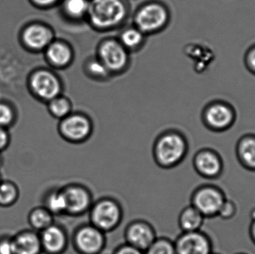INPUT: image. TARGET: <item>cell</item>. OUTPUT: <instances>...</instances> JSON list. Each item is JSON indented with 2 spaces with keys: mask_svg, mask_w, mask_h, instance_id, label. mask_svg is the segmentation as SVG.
Wrapping results in <instances>:
<instances>
[{
  "mask_svg": "<svg viewBox=\"0 0 255 254\" xmlns=\"http://www.w3.org/2000/svg\"><path fill=\"white\" fill-rule=\"evenodd\" d=\"M187 151V140L181 134L167 131L162 134L154 143L153 158L160 168L171 169L182 163Z\"/></svg>",
  "mask_w": 255,
  "mask_h": 254,
  "instance_id": "obj_1",
  "label": "cell"
},
{
  "mask_svg": "<svg viewBox=\"0 0 255 254\" xmlns=\"http://www.w3.org/2000/svg\"><path fill=\"white\" fill-rule=\"evenodd\" d=\"M127 16V7L121 0H93L87 15L91 26L99 31L118 28Z\"/></svg>",
  "mask_w": 255,
  "mask_h": 254,
  "instance_id": "obj_2",
  "label": "cell"
},
{
  "mask_svg": "<svg viewBox=\"0 0 255 254\" xmlns=\"http://www.w3.org/2000/svg\"><path fill=\"white\" fill-rule=\"evenodd\" d=\"M88 214L90 223L106 234L115 231L122 223L124 209L118 200L103 197L94 201Z\"/></svg>",
  "mask_w": 255,
  "mask_h": 254,
  "instance_id": "obj_3",
  "label": "cell"
},
{
  "mask_svg": "<svg viewBox=\"0 0 255 254\" xmlns=\"http://www.w3.org/2000/svg\"><path fill=\"white\" fill-rule=\"evenodd\" d=\"M226 194L215 185H202L196 188L191 195L190 204L204 217L214 218L226 199Z\"/></svg>",
  "mask_w": 255,
  "mask_h": 254,
  "instance_id": "obj_4",
  "label": "cell"
},
{
  "mask_svg": "<svg viewBox=\"0 0 255 254\" xmlns=\"http://www.w3.org/2000/svg\"><path fill=\"white\" fill-rule=\"evenodd\" d=\"M106 234L92 224L77 227L72 236V244L78 254H101L106 249Z\"/></svg>",
  "mask_w": 255,
  "mask_h": 254,
  "instance_id": "obj_5",
  "label": "cell"
},
{
  "mask_svg": "<svg viewBox=\"0 0 255 254\" xmlns=\"http://www.w3.org/2000/svg\"><path fill=\"white\" fill-rule=\"evenodd\" d=\"M128 52L119 40L107 39L99 45L97 58L111 74H118L127 69L129 63Z\"/></svg>",
  "mask_w": 255,
  "mask_h": 254,
  "instance_id": "obj_6",
  "label": "cell"
},
{
  "mask_svg": "<svg viewBox=\"0 0 255 254\" xmlns=\"http://www.w3.org/2000/svg\"><path fill=\"white\" fill-rule=\"evenodd\" d=\"M66 202L67 216L78 217L88 213L94 198L91 190L85 185L71 183L61 187Z\"/></svg>",
  "mask_w": 255,
  "mask_h": 254,
  "instance_id": "obj_7",
  "label": "cell"
},
{
  "mask_svg": "<svg viewBox=\"0 0 255 254\" xmlns=\"http://www.w3.org/2000/svg\"><path fill=\"white\" fill-rule=\"evenodd\" d=\"M168 22L167 10L157 3L145 4L137 10L134 16L135 26L145 35L161 31Z\"/></svg>",
  "mask_w": 255,
  "mask_h": 254,
  "instance_id": "obj_8",
  "label": "cell"
},
{
  "mask_svg": "<svg viewBox=\"0 0 255 254\" xmlns=\"http://www.w3.org/2000/svg\"><path fill=\"white\" fill-rule=\"evenodd\" d=\"M59 130L60 134L66 141L78 144L90 138L93 125L88 116L82 113H70L61 119Z\"/></svg>",
  "mask_w": 255,
  "mask_h": 254,
  "instance_id": "obj_9",
  "label": "cell"
},
{
  "mask_svg": "<svg viewBox=\"0 0 255 254\" xmlns=\"http://www.w3.org/2000/svg\"><path fill=\"white\" fill-rule=\"evenodd\" d=\"M126 243L145 252L157 238L154 227L142 219L130 222L124 231Z\"/></svg>",
  "mask_w": 255,
  "mask_h": 254,
  "instance_id": "obj_10",
  "label": "cell"
},
{
  "mask_svg": "<svg viewBox=\"0 0 255 254\" xmlns=\"http://www.w3.org/2000/svg\"><path fill=\"white\" fill-rule=\"evenodd\" d=\"M177 254H211L213 244L209 236L201 231L182 232L174 241Z\"/></svg>",
  "mask_w": 255,
  "mask_h": 254,
  "instance_id": "obj_11",
  "label": "cell"
},
{
  "mask_svg": "<svg viewBox=\"0 0 255 254\" xmlns=\"http://www.w3.org/2000/svg\"><path fill=\"white\" fill-rule=\"evenodd\" d=\"M193 168L201 177L216 180L223 173V163L218 154L204 149L196 154L193 161Z\"/></svg>",
  "mask_w": 255,
  "mask_h": 254,
  "instance_id": "obj_12",
  "label": "cell"
},
{
  "mask_svg": "<svg viewBox=\"0 0 255 254\" xmlns=\"http://www.w3.org/2000/svg\"><path fill=\"white\" fill-rule=\"evenodd\" d=\"M40 234L43 254H64L69 246V237L64 227L53 223Z\"/></svg>",
  "mask_w": 255,
  "mask_h": 254,
  "instance_id": "obj_13",
  "label": "cell"
},
{
  "mask_svg": "<svg viewBox=\"0 0 255 254\" xmlns=\"http://www.w3.org/2000/svg\"><path fill=\"white\" fill-rule=\"evenodd\" d=\"M31 86L34 92L43 99L51 100L59 96L62 89L58 78L51 72H37L31 79Z\"/></svg>",
  "mask_w": 255,
  "mask_h": 254,
  "instance_id": "obj_14",
  "label": "cell"
},
{
  "mask_svg": "<svg viewBox=\"0 0 255 254\" xmlns=\"http://www.w3.org/2000/svg\"><path fill=\"white\" fill-rule=\"evenodd\" d=\"M14 254H43L40 234L34 230L24 229L11 236Z\"/></svg>",
  "mask_w": 255,
  "mask_h": 254,
  "instance_id": "obj_15",
  "label": "cell"
},
{
  "mask_svg": "<svg viewBox=\"0 0 255 254\" xmlns=\"http://www.w3.org/2000/svg\"><path fill=\"white\" fill-rule=\"evenodd\" d=\"M46 56L49 62L55 67L65 68L73 61V49L67 43L55 41L47 46Z\"/></svg>",
  "mask_w": 255,
  "mask_h": 254,
  "instance_id": "obj_16",
  "label": "cell"
},
{
  "mask_svg": "<svg viewBox=\"0 0 255 254\" xmlns=\"http://www.w3.org/2000/svg\"><path fill=\"white\" fill-rule=\"evenodd\" d=\"M52 40V33L43 25H34L28 27L24 34L25 43L34 49L47 47Z\"/></svg>",
  "mask_w": 255,
  "mask_h": 254,
  "instance_id": "obj_17",
  "label": "cell"
},
{
  "mask_svg": "<svg viewBox=\"0 0 255 254\" xmlns=\"http://www.w3.org/2000/svg\"><path fill=\"white\" fill-rule=\"evenodd\" d=\"M205 218L190 204L184 207L178 216V226L182 232L201 231Z\"/></svg>",
  "mask_w": 255,
  "mask_h": 254,
  "instance_id": "obj_18",
  "label": "cell"
},
{
  "mask_svg": "<svg viewBox=\"0 0 255 254\" xmlns=\"http://www.w3.org/2000/svg\"><path fill=\"white\" fill-rule=\"evenodd\" d=\"M205 118L212 128L222 129L229 126L232 120V113L227 106L214 104L207 110Z\"/></svg>",
  "mask_w": 255,
  "mask_h": 254,
  "instance_id": "obj_19",
  "label": "cell"
},
{
  "mask_svg": "<svg viewBox=\"0 0 255 254\" xmlns=\"http://www.w3.org/2000/svg\"><path fill=\"white\" fill-rule=\"evenodd\" d=\"M54 218L55 216L42 205L30 210L27 221L31 229L40 233L55 223Z\"/></svg>",
  "mask_w": 255,
  "mask_h": 254,
  "instance_id": "obj_20",
  "label": "cell"
},
{
  "mask_svg": "<svg viewBox=\"0 0 255 254\" xmlns=\"http://www.w3.org/2000/svg\"><path fill=\"white\" fill-rule=\"evenodd\" d=\"M238 161L244 168L255 171V138L247 137L240 142L237 150Z\"/></svg>",
  "mask_w": 255,
  "mask_h": 254,
  "instance_id": "obj_21",
  "label": "cell"
},
{
  "mask_svg": "<svg viewBox=\"0 0 255 254\" xmlns=\"http://www.w3.org/2000/svg\"><path fill=\"white\" fill-rule=\"evenodd\" d=\"M43 206L54 216L65 215V198L61 187L48 191L43 197Z\"/></svg>",
  "mask_w": 255,
  "mask_h": 254,
  "instance_id": "obj_22",
  "label": "cell"
},
{
  "mask_svg": "<svg viewBox=\"0 0 255 254\" xmlns=\"http://www.w3.org/2000/svg\"><path fill=\"white\" fill-rule=\"evenodd\" d=\"M20 190L15 182L10 180H0V207L10 208L17 203Z\"/></svg>",
  "mask_w": 255,
  "mask_h": 254,
  "instance_id": "obj_23",
  "label": "cell"
},
{
  "mask_svg": "<svg viewBox=\"0 0 255 254\" xmlns=\"http://www.w3.org/2000/svg\"><path fill=\"white\" fill-rule=\"evenodd\" d=\"M145 40V34L138 29L136 26L128 27L126 28L120 35L119 41L121 44L130 51L137 50Z\"/></svg>",
  "mask_w": 255,
  "mask_h": 254,
  "instance_id": "obj_24",
  "label": "cell"
},
{
  "mask_svg": "<svg viewBox=\"0 0 255 254\" xmlns=\"http://www.w3.org/2000/svg\"><path fill=\"white\" fill-rule=\"evenodd\" d=\"M89 6L88 0H65L64 10L69 18L78 20L87 16Z\"/></svg>",
  "mask_w": 255,
  "mask_h": 254,
  "instance_id": "obj_25",
  "label": "cell"
},
{
  "mask_svg": "<svg viewBox=\"0 0 255 254\" xmlns=\"http://www.w3.org/2000/svg\"><path fill=\"white\" fill-rule=\"evenodd\" d=\"M85 71L91 78L98 80L108 79L112 75L97 56L88 59L85 64Z\"/></svg>",
  "mask_w": 255,
  "mask_h": 254,
  "instance_id": "obj_26",
  "label": "cell"
},
{
  "mask_svg": "<svg viewBox=\"0 0 255 254\" xmlns=\"http://www.w3.org/2000/svg\"><path fill=\"white\" fill-rule=\"evenodd\" d=\"M49 110L55 117L63 119L71 113V102L66 97L59 95L51 100Z\"/></svg>",
  "mask_w": 255,
  "mask_h": 254,
  "instance_id": "obj_27",
  "label": "cell"
},
{
  "mask_svg": "<svg viewBox=\"0 0 255 254\" xmlns=\"http://www.w3.org/2000/svg\"><path fill=\"white\" fill-rule=\"evenodd\" d=\"M144 254H177L174 241L166 237H157Z\"/></svg>",
  "mask_w": 255,
  "mask_h": 254,
  "instance_id": "obj_28",
  "label": "cell"
},
{
  "mask_svg": "<svg viewBox=\"0 0 255 254\" xmlns=\"http://www.w3.org/2000/svg\"><path fill=\"white\" fill-rule=\"evenodd\" d=\"M237 212L238 207L235 201L226 198L219 212L218 217L222 218L224 220H230L236 216Z\"/></svg>",
  "mask_w": 255,
  "mask_h": 254,
  "instance_id": "obj_29",
  "label": "cell"
},
{
  "mask_svg": "<svg viewBox=\"0 0 255 254\" xmlns=\"http://www.w3.org/2000/svg\"><path fill=\"white\" fill-rule=\"evenodd\" d=\"M0 254H14L10 236H0Z\"/></svg>",
  "mask_w": 255,
  "mask_h": 254,
  "instance_id": "obj_30",
  "label": "cell"
},
{
  "mask_svg": "<svg viewBox=\"0 0 255 254\" xmlns=\"http://www.w3.org/2000/svg\"><path fill=\"white\" fill-rule=\"evenodd\" d=\"M13 118L11 110L4 104H0V125L10 123Z\"/></svg>",
  "mask_w": 255,
  "mask_h": 254,
  "instance_id": "obj_31",
  "label": "cell"
},
{
  "mask_svg": "<svg viewBox=\"0 0 255 254\" xmlns=\"http://www.w3.org/2000/svg\"><path fill=\"white\" fill-rule=\"evenodd\" d=\"M113 254H144V252L125 243L118 246Z\"/></svg>",
  "mask_w": 255,
  "mask_h": 254,
  "instance_id": "obj_32",
  "label": "cell"
},
{
  "mask_svg": "<svg viewBox=\"0 0 255 254\" xmlns=\"http://www.w3.org/2000/svg\"><path fill=\"white\" fill-rule=\"evenodd\" d=\"M8 143V137L4 130L0 129V151L5 149Z\"/></svg>",
  "mask_w": 255,
  "mask_h": 254,
  "instance_id": "obj_33",
  "label": "cell"
},
{
  "mask_svg": "<svg viewBox=\"0 0 255 254\" xmlns=\"http://www.w3.org/2000/svg\"><path fill=\"white\" fill-rule=\"evenodd\" d=\"M250 236L252 241L255 245V220L252 221L250 226Z\"/></svg>",
  "mask_w": 255,
  "mask_h": 254,
  "instance_id": "obj_34",
  "label": "cell"
},
{
  "mask_svg": "<svg viewBox=\"0 0 255 254\" xmlns=\"http://www.w3.org/2000/svg\"><path fill=\"white\" fill-rule=\"evenodd\" d=\"M36 3L41 5H50V4H54L58 0H34Z\"/></svg>",
  "mask_w": 255,
  "mask_h": 254,
  "instance_id": "obj_35",
  "label": "cell"
},
{
  "mask_svg": "<svg viewBox=\"0 0 255 254\" xmlns=\"http://www.w3.org/2000/svg\"><path fill=\"white\" fill-rule=\"evenodd\" d=\"M249 61H250V65L253 67V70H255V49L250 53Z\"/></svg>",
  "mask_w": 255,
  "mask_h": 254,
  "instance_id": "obj_36",
  "label": "cell"
},
{
  "mask_svg": "<svg viewBox=\"0 0 255 254\" xmlns=\"http://www.w3.org/2000/svg\"><path fill=\"white\" fill-rule=\"evenodd\" d=\"M251 219L252 221L255 220V208L253 209V211L251 212Z\"/></svg>",
  "mask_w": 255,
  "mask_h": 254,
  "instance_id": "obj_37",
  "label": "cell"
},
{
  "mask_svg": "<svg viewBox=\"0 0 255 254\" xmlns=\"http://www.w3.org/2000/svg\"><path fill=\"white\" fill-rule=\"evenodd\" d=\"M1 166H2V159H1V155H0V168H1Z\"/></svg>",
  "mask_w": 255,
  "mask_h": 254,
  "instance_id": "obj_38",
  "label": "cell"
},
{
  "mask_svg": "<svg viewBox=\"0 0 255 254\" xmlns=\"http://www.w3.org/2000/svg\"><path fill=\"white\" fill-rule=\"evenodd\" d=\"M248 254L246 253H238V254Z\"/></svg>",
  "mask_w": 255,
  "mask_h": 254,
  "instance_id": "obj_39",
  "label": "cell"
},
{
  "mask_svg": "<svg viewBox=\"0 0 255 254\" xmlns=\"http://www.w3.org/2000/svg\"><path fill=\"white\" fill-rule=\"evenodd\" d=\"M211 254H214V253H212Z\"/></svg>",
  "mask_w": 255,
  "mask_h": 254,
  "instance_id": "obj_40",
  "label": "cell"
},
{
  "mask_svg": "<svg viewBox=\"0 0 255 254\" xmlns=\"http://www.w3.org/2000/svg\"><path fill=\"white\" fill-rule=\"evenodd\" d=\"M1 175H0V180H1Z\"/></svg>",
  "mask_w": 255,
  "mask_h": 254,
  "instance_id": "obj_41",
  "label": "cell"
}]
</instances>
